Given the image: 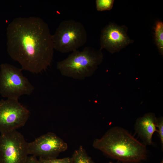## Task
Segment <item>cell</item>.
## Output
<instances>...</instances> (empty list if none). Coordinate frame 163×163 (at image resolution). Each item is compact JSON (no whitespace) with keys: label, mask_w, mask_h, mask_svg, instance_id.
<instances>
[{"label":"cell","mask_w":163,"mask_h":163,"mask_svg":"<svg viewBox=\"0 0 163 163\" xmlns=\"http://www.w3.org/2000/svg\"><path fill=\"white\" fill-rule=\"evenodd\" d=\"M7 50L22 70L38 74L52 61L54 49L48 24L35 16L15 18L7 28Z\"/></svg>","instance_id":"obj_1"},{"label":"cell","mask_w":163,"mask_h":163,"mask_svg":"<svg viewBox=\"0 0 163 163\" xmlns=\"http://www.w3.org/2000/svg\"><path fill=\"white\" fill-rule=\"evenodd\" d=\"M92 145L109 157L125 163H139L147 156L145 145L118 127L110 128L101 138L95 139Z\"/></svg>","instance_id":"obj_2"},{"label":"cell","mask_w":163,"mask_h":163,"mask_svg":"<svg viewBox=\"0 0 163 163\" xmlns=\"http://www.w3.org/2000/svg\"><path fill=\"white\" fill-rule=\"evenodd\" d=\"M103 58L100 49L86 47L82 51L76 50L72 52L66 58L58 62L56 67L62 75L83 80L94 74Z\"/></svg>","instance_id":"obj_3"},{"label":"cell","mask_w":163,"mask_h":163,"mask_svg":"<svg viewBox=\"0 0 163 163\" xmlns=\"http://www.w3.org/2000/svg\"><path fill=\"white\" fill-rule=\"evenodd\" d=\"M54 50L62 53L78 50L87 40L86 30L82 23L73 20L62 21L53 35Z\"/></svg>","instance_id":"obj_4"},{"label":"cell","mask_w":163,"mask_h":163,"mask_svg":"<svg viewBox=\"0 0 163 163\" xmlns=\"http://www.w3.org/2000/svg\"><path fill=\"white\" fill-rule=\"evenodd\" d=\"M22 69L4 63L0 66V94L7 98L18 99L22 95H29L34 88L22 72Z\"/></svg>","instance_id":"obj_5"},{"label":"cell","mask_w":163,"mask_h":163,"mask_svg":"<svg viewBox=\"0 0 163 163\" xmlns=\"http://www.w3.org/2000/svg\"><path fill=\"white\" fill-rule=\"evenodd\" d=\"M28 142L16 130L0 135V163H24L29 155Z\"/></svg>","instance_id":"obj_6"},{"label":"cell","mask_w":163,"mask_h":163,"mask_svg":"<svg viewBox=\"0 0 163 163\" xmlns=\"http://www.w3.org/2000/svg\"><path fill=\"white\" fill-rule=\"evenodd\" d=\"M30 112L18 99L7 98L0 100V133L16 130L28 120Z\"/></svg>","instance_id":"obj_7"},{"label":"cell","mask_w":163,"mask_h":163,"mask_svg":"<svg viewBox=\"0 0 163 163\" xmlns=\"http://www.w3.org/2000/svg\"><path fill=\"white\" fill-rule=\"evenodd\" d=\"M68 148L67 144L52 132L42 135L28 144L29 154L44 158H57Z\"/></svg>","instance_id":"obj_8"},{"label":"cell","mask_w":163,"mask_h":163,"mask_svg":"<svg viewBox=\"0 0 163 163\" xmlns=\"http://www.w3.org/2000/svg\"><path fill=\"white\" fill-rule=\"evenodd\" d=\"M127 27L125 25L120 26L110 23L101 30L100 37V49H105L113 53L119 51L133 40L127 34Z\"/></svg>","instance_id":"obj_9"},{"label":"cell","mask_w":163,"mask_h":163,"mask_svg":"<svg viewBox=\"0 0 163 163\" xmlns=\"http://www.w3.org/2000/svg\"><path fill=\"white\" fill-rule=\"evenodd\" d=\"M157 119L153 113H148L137 120L135 130L145 145L152 144V137L155 132L157 131Z\"/></svg>","instance_id":"obj_10"},{"label":"cell","mask_w":163,"mask_h":163,"mask_svg":"<svg viewBox=\"0 0 163 163\" xmlns=\"http://www.w3.org/2000/svg\"><path fill=\"white\" fill-rule=\"evenodd\" d=\"M154 29L155 43L160 53L163 55V23L160 20L157 21Z\"/></svg>","instance_id":"obj_11"},{"label":"cell","mask_w":163,"mask_h":163,"mask_svg":"<svg viewBox=\"0 0 163 163\" xmlns=\"http://www.w3.org/2000/svg\"><path fill=\"white\" fill-rule=\"evenodd\" d=\"M71 157L72 163H95L82 145L74 151Z\"/></svg>","instance_id":"obj_12"},{"label":"cell","mask_w":163,"mask_h":163,"mask_svg":"<svg viewBox=\"0 0 163 163\" xmlns=\"http://www.w3.org/2000/svg\"><path fill=\"white\" fill-rule=\"evenodd\" d=\"M114 2V0H96V9L98 11L110 10L113 7Z\"/></svg>","instance_id":"obj_13"},{"label":"cell","mask_w":163,"mask_h":163,"mask_svg":"<svg viewBox=\"0 0 163 163\" xmlns=\"http://www.w3.org/2000/svg\"><path fill=\"white\" fill-rule=\"evenodd\" d=\"M38 161L39 163H72L71 157L62 158H39Z\"/></svg>","instance_id":"obj_14"},{"label":"cell","mask_w":163,"mask_h":163,"mask_svg":"<svg viewBox=\"0 0 163 163\" xmlns=\"http://www.w3.org/2000/svg\"><path fill=\"white\" fill-rule=\"evenodd\" d=\"M157 131L160 139L161 147L163 145V119L161 117L157 119Z\"/></svg>","instance_id":"obj_15"},{"label":"cell","mask_w":163,"mask_h":163,"mask_svg":"<svg viewBox=\"0 0 163 163\" xmlns=\"http://www.w3.org/2000/svg\"><path fill=\"white\" fill-rule=\"evenodd\" d=\"M24 163H39L37 157L31 155L28 156Z\"/></svg>","instance_id":"obj_16"},{"label":"cell","mask_w":163,"mask_h":163,"mask_svg":"<svg viewBox=\"0 0 163 163\" xmlns=\"http://www.w3.org/2000/svg\"><path fill=\"white\" fill-rule=\"evenodd\" d=\"M108 163H125L122 162L118 161L116 163H113V162H112L110 161V162H109Z\"/></svg>","instance_id":"obj_17"},{"label":"cell","mask_w":163,"mask_h":163,"mask_svg":"<svg viewBox=\"0 0 163 163\" xmlns=\"http://www.w3.org/2000/svg\"><path fill=\"white\" fill-rule=\"evenodd\" d=\"M160 163H163V160L161 161V162Z\"/></svg>","instance_id":"obj_18"}]
</instances>
